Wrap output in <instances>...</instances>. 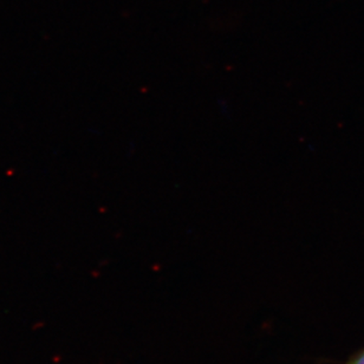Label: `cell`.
I'll return each instance as SVG.
<instances>
[{
  "label": "cell",
  "instance_id": "cell-1",
  "mask_svg": "<svg viewBox=\"0 0 364 364\" xmlns=\"http://www.w3.org/2000/svg\"><path fill=\"white\" fill-rule=\"evenodd\" d=\"M344 364H364V348L351 355Z\"/></svg>",
  "mask_w": 364,
  "mask_h": 364
}]
</instances>
